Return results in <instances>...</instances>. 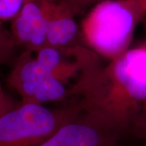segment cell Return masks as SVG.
Here are the masks:
<instances>
[{"instance_id":"10","label":"cell","mask_w":146,"mask_h":146,"mask_svg":"<svg viewBox=\"0 0 146 146\" xmlns=\"http://www.w3.org/2000/svg\"><path fill=\"white\" fill-rule=\"evenodd\" d=\"M16 49L10 30L0 29V66L10 60Z\"/></svg>"},{"instance_id":"14","label":"cell","mask_w":146,"mask_h":146,"mask_svg":"<svg viewBox=\"0 0 146 146\" xmlns=\"http://www.w3.org/2000/svg\"><path fill=\"white\" fill-rule=\"evenodd\" d=\"M138 2L140 3L142 9L145 12V15H146V0H138Z\"/></svg>"},{"instance_id":"12","label":"cell","mask_w":146,"mask_h":146,"mask_svg":"<svg viewBox=\"0 0 146 146\" xmlns=\"http://www.w3.org/2000/svg\"><path fill=\"white\" fill-rule=\"evenodd\" d=\"M72 11L73 15L79 16L85 13L94 4L96 5L100 0H63Z\"/></svg>"},{"instance_id":"5","label":"cell","mask_w":146,"mask_h":146,"mask_svg":"<svg viewBox=\"0 0 146 146\" xmlns=\"http://www.w3.org/2000/svg\"><path fill=\"white\" fill-rule=\"evenodd\" d=\"M33 54L49 72L70 88L72 98L80 84L102 65L101 57L84 45L63 49L45 46Z\"/></svg>"},{"instance_id":"11","label":"cell","mask_w":146,"mask_h":146,"mask_svg":"<svg viewBox=\"0 0 146 146\" xmlns=\"http://www.w3.org/2000/svg\"><path fill=\"white\" fill-rule=\"evenodd\" d=\"M129 131L137 138L146 141V106L132 122Z\"/></svg>"},{"instance_id":"13","label":"cell","mask_w":146,"mask_h":146,"mask_svg":"<svg viewBox=\"0 0 146 146\" xmlns=\"http://www.w3.org/2000/svg\"><path fill=\"white\" fill-rule=\"evenodd\" d=\"M16 103L6 94L0 81V115L13 108Z\"/></svg>"},{"instance_id":"3","label":"cell","mask_w":146,"mask_h":146,"mask_svg":"<svg viewBox=\"0 0 146 146\" xmlns=\"http://www.w3.org/2000/svg\"><path fill=\"white\" fill-rule=\"evenodd\" d=\"M81 111L77 103L50 108L21 102L0 115V146H39Z\"/></svg>"},{"instance_id":"1","label":"cell","mask_w":146,"mask_h":146,"mask_svg":"<svg viewBox=\"0 0 146 146\" xmlns=\"http://www.w3.org/2000/svg\"><path fill=\"white\" fill-rule=\"evenodd\" d=\"M83 110L98 115L123 135L146 106V41L101 65L76 89Z\"/></svg>"},{"instance_id":"8","label":"cell","mask_w":146,"mask_h":146,"mask_svg":"<svg viewBox=\"0 0 146 146\" xmlns=\"http://www.w3.org/2000/svg\"><path fill=\"white\" fill-rule=\"evenodd\" d=\"M75 18L63 0H56L48 23L46 46L63 49L84 46L80 27Z\"/></svg>"},{"instance_id":"6","label":"cell","mask_w":146,"mask_h":146,"mask_svg":"<svg viewBox=\"0 0 146 146\" xmlns=\"http://www.w3.org/2000/svg\"><path fill=\"white\" fill-rule=\"evenodd\" d=\"M122 135L101 117L82 110L39 146H121Z\"/></svg>"},{"instance_id":"4","label":"cell","mask_w":146,"mask_h":146,"mask_svg":"<svg viewBox=\"0 0 146 146\" xmlns=\"http://www.w3.org/2000/svg\"><path fill=\"white\" fill-rule=\"evenodd\" d=\"M7 81L21 97V102L45 105L72 98L70 88L49 72L34 54L22 51Z\"/></svg>"},{"instance_id":"15","label":"cell","mask_w":146,"mask_h":146,"mask_svg":"<svg viewBox=\"0 0 146 146\" xmlns=\"http://www.w3.org/2000/svg\"></svg>"},{"instance_id":"2","label":"cell","mask_w":146,"mask_h":146,"mask_svg":"<svg viewBox=\"0 0 146 146\" xmlns=\"http://www.w3.org/2000/svg\"><path fill=\"white\" fill-rule=\"evenodd\" d=\"M145 12L138 0H102L81 23L84 44L111 61L130 49L134 32Z\"/></svg>"},{"instance_id":"9","label":"cell","mask_w":146,"mask_h":146,"mask_svg":"<svg viewBox=\"0 0 146 146\" xmlns=\"http://www.w3.org/2000/svg\"><path fill=\"white\" fill-rule=\"evenodd\" d=\"M24 3L25 0H0V29L18 15Z\"/></svg>"},{"instance_id":"7","label":"cell","mask_w":146,"mask_h":146,"mask_svg":"<svg viewBox=\"0 0 146 146\" xmlns=\"http://www.w3.org/2000/svg\"><path fill=\"white\" fill-rule=\"evenodd\" d=\"M56 0H25L11 22L10 32L16 48L35 53L47 45V29Z\"/></svg>"}]
</instances>
